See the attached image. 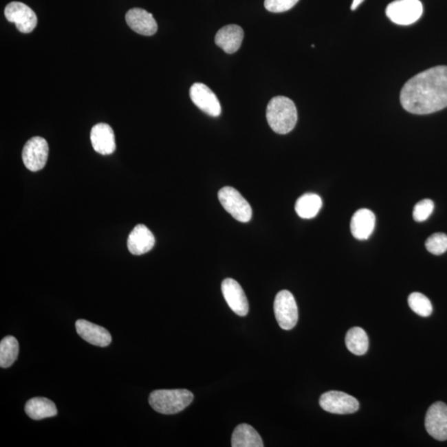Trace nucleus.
<instances>
[{"label":"nucleus","mask_w":447,"mask_h":447,"mask_svg":"<svg viewBox=\"0 0 447 447\" xmlns=\"http://www.w3.org/2000/svg\"><path fill=\"white\" fill-rule=\"evenodd\" d=\"M400 102L414 115H429L446 108L447 67H435L414 76L402 87Z\"/></svg>","instance_id":"obj_1"},{"label":"nucleus","mask_w":447,"mask_h":447,"mask_svg":"<svg viewBox=\"0 0 447 447\" xmlns=\"http://www.w3.org/2000/svg\"><path fill=\"white\" fill-rule=\"evenodd\" d=\"M266 117L275 133L287 134L295 128L298 111L294 101L287 97L276 96L268 104Z\"/></svg>","instance_id":"obj_2"},{"label":"nucleus","mask_w":447,"mask_h":447,"mask_svg":"<svg viewBox=\"0 0 447 447\" xmlns=\"http://www.w3.org/2000/svg\"><path fill=\"white\" fill-rule=\"evenodd\" d=\"M193 393L186 389H160L150 394L149 402L156 412L162 414L180 413L192 404Z\"/></svg>","instance_id":"obj_3"},{"label":"nucleus","mask_w":447,"mask_h":447,"mask_svg":"<svg viewBox=\"0 0 447 447\" xmlns=\"http://www.w3.org/2000/svg\"><path fill=\"white\" fill-rule=\"evenodd\" d=\"M218 197L224 209L237 221L243 223L250 221L252 209L250 203L237 189L226 186L219 190Z\"/></svg>","instance_id":"obj_4"},{"label":"nucleus","mask_w":447,"mask_h":447,"mask_svg":"<svg viewBox=\"0 0 447 447\" xmlns=\"http://www.w3.org/2000/svg\"><path fill=\"white\" fill-rule=\"evenodd\" d=\"M424 13L419 0H395L386 9V15L398 25H410L417 21Z\"/></svg>","instance_id":"obj_5"},{"label":"nucleus","mask_w":447,"mask_h":447,"mask_svg":"<svg viewBox=\"0 0 447 447\" xmlns=\"http://www.w3.org/2000/svg\"><path fill=\"white\" fill-rule=\"evenodd\" d=\"M274 313L279 327L292 330L298 320V309L294 295L290 291H280L274 300Z\"/></svg>","instance_id":"obj_6"},{"label":"nucleus","mask_w":447,"mask_h":447,"mask_svg":"<svg viewBox=\"0 0 447 447\" xmlns=\"http://www.w3.org/2000/svg\"><path fill=\"white\" fill-rule=\"evenodd\" d=\"M50 148L47 142L42 137H34L28 140L23 149L24 165L32 172L43 169L47 164Z\"/></svg>","instance_id":"obj_7"},{"label":"nucleus","mask_w":447,"mask_h":447,"mask_svg":"<svg viewBox=\"0 0 447 447\" xmlns=\"http://www.w3.org/2000/svg\"><path fill=\"white\" fill-rule=\"evenodd\" d=\"M320 406L325 411L335 414H351L358 411L359 402L356 397L340 391H328L320 397Z\"/></svg>","instance_id":"obj_8"},{"label":"nucleus","mask_w":447,"mask_h":447,"mask_svg":"<svg viewBox=\"0 0 447 447\" xmlns=\"http://www.w3.org/2000/svg\"><path fill=\"white\" fill-rule=\"evenodd\" d=\"M5 15L8 21L15 23L16 28L23 34H30L38 25V18L34 10L21 2L9 3L6 8Z\"/></svg>","instance_id":"obj_9"},{"label":"nucleus","mask_w":447,"mask_h":447,"mask_svg":"<svg viewBox=\"0 0 447 447\" xmlns=\"http://www.w3.org/2000/svg\"><path fill=\"white\" fill-rule=\"evenodd\" d=\"M425 426L430 436L437 441L447 440V406L442 402H435L428 409Z\"/></svg>","instance_id":"obj_10"},{"label":"nucleus","mask_w":447,"mask_h":447,"mask_svg":"<svg viewBox=\"0 0 447 447\" xmlns=\"http://www.w3.org/2000/svg\"><path fill=\"white\" fill-rule=\"evenodd\" d=\"M190 97L196 107L212 117L221 113V105L217 95L203 83H195L190 89Z\"/></svg>","instance_id":"obj_11"},{"label":"nucleus","mask_w":447,"mask_h":447,"mask_svg":"<svg viewBox=\"0 0 447 447\" xmlns=\"http://www.w3.org/2000/svg\"><path fill=\"white\" fill-rule=\"evenodd\" d=\"M221 290L231 310L239 316H246L249 312V303L239 283L232 279H226L222 282Z\"/></svg>","instance_id":"obj_12"},{"label":"nucleus","mask_w":447,"mask_h":447,"mask_svg":"<svg viewBox=\"0 0 447 447\" xmlns=\"http://www.w3.org/2000/svg\"><path fill=\"white\" fill-rule=\"evenodd\" d=\"M126 23L132 30L144 36H153L157 31V24L152 14L143 9L134 8L126 14Z\"/></svg>","instance_id":"obj_13"},{"label":"nucleus","mask_w":447,"mask_h":447,"mask_svg":"<svg viewBox=\"0 0 447 447\" xmlns=\"http://www.w3.org/2000/svg\"><path fill=\"white\" fill-rule=\"evenodd\" d=\"M78 335L88 343L96 347H105L111 343L112 337L107 329L85 320H78L76 323Z\"/></svg>","instance_id":"obj_14"},{"label":"nucleus","mask_w":447,"mask_h":447,"mask_svg":"<svg viewBox=\"0 0 447 447\" xmlns=\"http://www.w3.org/2000/svg\"><path fill=\"white\" fill-rule=\"evenodd\" d=\"M91 140L95 151L109 155L116 149V137L113 129L107 124L100 123L94 126L91 132Z\"/></svg>","instance_id":"obj_15"},{"label":"nucleus","mask_w":447,"mask_h":447,"mask_svg":"<svg viewBox=\"0 0 447 447\" xmlns=\"http://www.w3.org/2000/svg\"><path fill=\"white\" fill-rule=\"evenodd\" d=\"M155 245V238L147 226L138 225L134 227L128 238V249L132 254L142 255L148 253Z\"/></svg>","instance_id":"obj_16"},{"label":"nucleus","mask_w":447,"mask_h":447,"mask_svg":"<svg viewBox=\"0 0 447 447\" xmlns=\"http://www.w3.org/2000/svg\"><path fill=\"white\" fill-rule=\"evenodd\" d=\"M375 215L371 210H358L353 214L351 221L353 237L359 241L368 239L375 230Z\"/></svg>","instance_id":"obj_17"},{"label":"nucleus","mask_w":447,"mask_h":447,"mask_svg":"<svg viewBox=\"0 0 447 447\" xmlns=\"http://www.w3.org/2000/svg\"><path fill=\"white\" fill-rule=\"evenodd\" d=\"M243 39V30L241 27L230 24L219 30L215 35V42L218 47L226 54H232L237 52Z\"/></svg>","instance_id":"obj_18"},{"label":"nucleus","mask_w":447,"mask_h":447,"mask_svg":"<svg viewBox=\"0 0 447 447\" xmlns=\"http://www.w3.org/2000/svg\"><path fill=\"white\" fill-rule=\"evenodd\" d=\"M231 446L233 447H263L261 437L253 426L249 424H239L235 429Z\"/></svg>","instance_id":"obj_19"},{"label":"nucleus","mask_w":447,"mask_h":447,"mask_svg":"<svg viewBox=\"0 0 447 447\" xmlns=\"http://www.w3.org/2000/svg\"><path fill=\"white\" fill-rule=\"evenodd\" d=\"M25 412L32 419L41 420L56 416L58 409L54 402L46 397H34L27 402Z\"/></svg>","instance_id":"obj_20"},{"label":"nucleus","mask_w":447,"mask_h":447,"mask_svg":"<svg viewBox=\"0 0 447 447\" xmlns=\"http://www.w3.org/2000/svg\"><path fill=\"white\" fill-rule=\"evenodd\" d=\"M323 207V200L314 193L304 194L298 198L295 205L296 214L303 219L314 218Z\"/></svg>","instance_id":"obj_21"},{"label":"nucleus","mask_w":447,"mask_h":447,"mask_svg":"<svg viewBox=\"0 0 447 447\" xmlns=\"http://www.w3.org/2000/svg\"><path fill=\"white\" fill-rule=\"evenodd\" d=\"M345 344L349 351L356 356H363L369 349V338L362 328L353 327L345 336Z\"/></svg>","instance_id":"obj_22"},{"label":"nucleus","mask_w":447,"mask_h":447,"mask_svg":"<svg viewBox=\"0 0 447 447\" xmlns=\"http://www.w3.org/2000/svg\"><path fill=\"white\" fill-rule=\"evenodd\" d=\"M19 345L14 336H6L0 342V367L9 368L17 360Z\"/></svg>","instance_id":"obj_23"},{"label":"nucleus","mask_w":447,"mask_h":447,"mask_svg":"<svg viewBox=\"0 0 447 447\" xmlns=\"http://www.w3.org/2000/svg\"><path fill=\"white\" fill-rule=\"evenodd\" d=\"M408 305L412 310L422 318L432 315L433 305L430 300L420 292H413L408 296Z\"/></svg>","instance_id":"obj_24"},{"label":"nucleus","mask_w":447,"mask_h":447,"mask_svg":"<svg viewBox=\"0 0 447 447\" xmlns=\"http://www.w3.org/2000/svg\"><path fill=\"white\" fill-rule=\"evenodd\" d=\"M426 249L434 255H441L447 250V235L436 233L430 235L425 243Z\"/></svg>","instance_id":"obj_25"},{"label":"nucleus","mask_w":447,"mask_h":447,"mask_svg":"<svg viewBox=\"0 0 447 447\" xmlns=\"http://www.w3.org/2000/svg\"><path fill=\"white\" fill-rule=\"evenodd\" d=\"M434 210V202L430 199H424L415 205L413 217L417 222H424L430 217Z\"/></svg>","instance_id":"obj_26"},{"label":"nucleus","mask_w":447,"mask_h":447,"mask_svg":"<svg viewBox=\"0 0 447 447\" xmlns=\"http://www.w3.org/2000/svg\"><path fill=\"white\" fill-rule=\"evenodd\" d=\"M299 0H265L264 7L272 13H283L294 8Z\"/></svg>","instance_id":"obj_27"},{"label":"nucleus","mask_w":447,"mask_h":447,"mask_svg":"<svg viewBox=\"0 0 447 447\" xmlns=\"http://www.w3.org/2000/svg\"><path fill=\"white\" fill-rule=\"evenodd\" d=\"M364 1V0H353L351 10H357L358 8H359L361 3H362Z\"/></svg>","instance_id":"obj_28"}]
</instances>
